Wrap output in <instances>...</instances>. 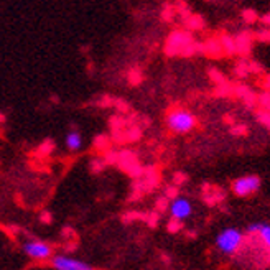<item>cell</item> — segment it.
Listing matches in <instances>:
<instances>
[{
	"mask_svg": "<svg viewBox=\"0 0 270 270\" xmlns=\"http://www.w3.org/2000/svg\"><path fill=\"white\" fill-rule=\"evenodd\" d=\"M242 242H244V234L237 228H226L216 237V247L219 249V252L226 255H232L237 252Z\"/></svg>",
	"mask_w": 270,
	"mask_h": 270,
	"instance_id": "obj_1",
	"label": "cell"
},
{
	"mask_svg": "<svg viewBox=\"0 0 270 270\" xmlns=\"http://www.w3.org/2000/svg\"><path fill=\"white\" fill-rule=\"evenodd\" d=\"M166 124L176 134H188L196 127V117L185 109L170 112L166 117Z\"/></svg>",
	"mask_w": 270,
	"mask_h": 270,
	"instance_id": "obj_2",
	"label": "cell"
},
{
	"mask_svg": "<svg viewBox=\"0 0 270 270\" xmlns=\"http://www.w3.org/2000/svg\"><path fill=\"white\" fill-rule=\"evenodd\" d=\"M22 249H23V252H25V255H28V257L33 260H46V259L53 257L51 245L48 242H43V240H38V239H32V240L23 242Z\"/></svg>",
	"mask_w": 270,
	"mask_h": 270,
	"instance_id": "obj_3",
	"label": "cell"
},
{
	"mask_svg": "<svg viewBox=\"0 0 270 270\" xmlns=\"http://www.w3.org/2000/svg\"><path fill=\"white\" fill-rule=\"evenodd\" d=\"M260 185H262V180H260V176H257V175L240 176V178L232 181V191H234V194L242 196L244 198V196L254 194L255 191L260 188Z\"/></svg>",
	"mask_w": 270,
	"mask_h": 270,
	"instance_id": "obj_4",
	"label": "cell"
},
{
	"mask_svg": "<svg viewBox=\"0 0 270 270\" xmlns=\"http://www.w3.org/2000/svg\"><path fill=\"white\" fill-rule=\"evenodd\" d=\"M51 265L55 267V270H94L91 264L68 257V255H53Z\"/></svg>",
	"mask_w": 270,
	"mask_h": 270,
	"instance_id": "obj_5",
	"label": "cell"
},
{
	"mask_svg": "<svg viewBox=\"0 0 270 270\" xmlns=\"http://www.w3.org/2000/svg\"><path fill=\"white\" fill-rule=\"evenodd\" d=\"M191 213H193V206H191L190 199L180 198V196L173 198V201H171V204H170L171 219L181 223V221H185L186 218H190Z\"/></svg>",
	"mask_w": 270,
	"mask_h": 270,
	"instance_id": "obj_6",
	"label": "cell"
},
{
	"mask_svg": "<svg viewBox=\"0 0 270 270\" xmlns=\"http://www.w3.org/2000/svg\"><path fill=\"white\" fill-rule=\"evenodd\" d=\"M249 232L250 234H257L260 240L264 242V245L270 250V224L265 223H255L249 226Z\"/></svg>",
	"mask_w": 270,
	"mask_h": 270,
	"instance_id": "obj_7",
	"label": "cell"
},
{
	"mask_svg": "<svg viewBox=\"0 0 270 270\" xmlns=\"http://www.w3.org/2000/svg\"><path fill=\"white\" fill-rule=\"evenodd\" d=\"M66 147L70 149L71 152H76V150H79L81 147H82V137L81 134L77 130H71V132H68L66 134Z\"/></svg>",
	"mask_w": 270,
	"mask_h": 270,
	"instance_id": "obj_8",
	"label": "cell"
},
{
	"mask_svg": "<svg viewBox=\"0 0 270 270\" xmlns=\"http://www.w3.org/2000/svg\"><path fill=\"white\" fill-rule=\"evenodd\" d=\"M235 50H240L242 53H247L250 50V37L249 35H240L239 40L235 41Z\"/></svg>",
	"mask_w": 270,
	"mask_h": 270,
	"instance_id": "obj_9",
	"label": "cell"
},
{
	"mask_svg": "<svg viewBox=\"0 0 270 270\" xmlns=\"http://www.w3.org/2000/svg\"><path fill=\"white\" fill-rule=\"evenodd\" d=\"M257 120H259L264 127H267V129H270V112H269V111H259V112H257Z\"/></svg>",
	"mask_w": 270,
	"mask_h": 270,
	"instance_id": "obj_10",
	"label": "cell"
},
{
	"mask_svg": "<svg viewBox=\"0 0 270 270\" xmlns=\"http://www.w3.org/2000/svg\"><path fill=\"white\" fill-rule=\"evenodd\" d=\"M242 17H244V20L247 22V23H254V22H257V20H259L257 12L252 10V8H247V10H244V12H242Z\"/></svg>",
	"mask_w": 270,
	"mask_h": 270,
	"instance_id": "obj_11",
	"label": "cell"
},
{
	"mask_svg": "<svg viewBox=\"0 0 270 270\" xmlns=\"http://www.w3.org/2000/svg\"><path fill=\"white\" fill-rule=\"evenodd\" d=\"M259 102H260V106L264 107V111L270 112V92H264V94L259 97Z\"/></svg>",
	"mask_w": 270,
	"mask_h": 270,
	"instance_id": "obj_12",
	"label": "cell"
},
{
	"mask_svg": "<svg viewBox=\"0 0 270 270\" xmlns=\"http://www.w3.org/2000/svg\"><path fill=\"white\" fill-rule=\"evenodd\" d=\"M231 132H232L234 135H239V137H240V135H245V134H247L249 130H247V127H245V125H240V124H239V125H234L232 129H231Z\"/></svg>",
	"mask_w": 270,
	"mask_h": 270,
	"instance_id": "obj_13",
	"label": "cell"
},
{
	"mask_svg": "<svg viewBox=\"0 0 270 270\" xmlns=\"http://www.w3.org/2000/svg\"><path fill=\"white\" fill-rule=\"evenodd\" d=\"M223 41H224V46H226V50H228L229 53L235 51V41H232V40H231V38H228V37H226Z\"/></svg>",
	"mask_w": 270,
	"mask_h": 270,
	"instance_id": "obj_14",
	"label": "cell"
},
{
	"mask_svg": "<svg viewBox=\"0 0 270 270\" xmlns=\"http://www.w3.org/2000/svg\"><path fill=\"white\" fill-rule=\"evenodd\" d=\"M257 38H259L260 41H270V30H265V32L257 33Z\"/></svg>",
	"mask_w": 270,
	"mask_h": 270,
	"instance_id": "obj_15",
	"label": "cell"
},
{
	"mask_svg": "<svg viewBox=\"0 0 270 270\" xmlns=\"http://www.w3.org/2000/svg\"><path fill=\"white\" fill-rule=\"evenodd\" d=\"M249 68V71H252V73H259V75H260V73H262V66H260V65H257V63H250V65L247 66Z\"/></svg>",
	"mask_w": 270,
	"mask_h": 270,
	"instance_id": "obj_16",
	"label": "cell"
},
{
	"mask_svg": "<svg viewBox=\"0 0 270 270\" xmlns=\"http://www.w3.org/2000/svg\"><path fill=\"white\" fill-rule=\"evenodd\" d=\"M247 73H249L247 65H239V66H237V75H239V76H245Z\"/></svg>",
	"mask_w": 270,
	"mask_h": 270,
	"instance_id": "obj_17",
	"label": "cell"
},
{
	"mask_svg": "<svg viewBox=\"0 0 270 270\" xmlns=\"http://www.w3.org/2000/svg\"><path fill=\"white\" fill-rule=\"evenodd\" d=\"M180 228H181V223L171 219V223H170V231H171V232H176V231H180Z\"/></svg>",
	"mask_w": 270,
	"mask_h": 270,
	"instance_id": "obj_18",
	"label": "cell"
},
{
	"mask_svg": "<svg viewBox=\"0 0 270 270\" xmlns=\"http://www.w3.org/2000/svg\"><path fill=\"white\" fill-rule=\"evenodd\" d=\"M260 22L264 23V25H267V27H270V13H265V15L260 18Z\"/></svg>",
	"mask_w": 270,
	"mask_h": 270,
	"instance_id": "obj_19",
	"label": "cell"
},
{
	"mask_svg": "<svg viewBox=\"0 0 270 270\" xmlns=\"http://www.w3.org/2000/svg\"><path fill=\"white\" fill-rule=\"evenodd\" d=\"M265 86H267V87H270V75H269L267 77H265Z\"/></svg>",
	"mask_w": 270,
	"mask_h": 270,
	"instance_id": "obj_20",
	"label": "cell"
}]
</instances>
